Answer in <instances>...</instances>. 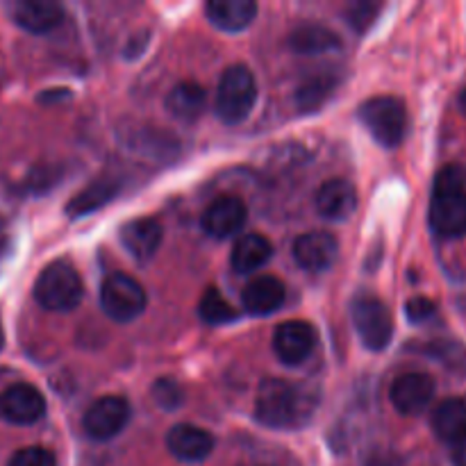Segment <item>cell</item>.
<instances>
[{"label": "cell", "mask_w": 466, "mask_h": 466, "mask_svg": "<svg viewBox=\"0 0 466 466\" xmlns=\"http://www.w3.org/2000/svg\"><path fill=\"white\" fill-rule=\"evenodd\" d=\"M314 408H317V396L308 387L294 380H282V378L264 380L255 399L258 421L278 431L305 426Z\"/></svg>", "instance_id": "obj_1"}, {"label": "cell", "mask_w": 466, "mask_h": 466, "mask_svg": "<svg viewBox=\"0 0 466 466\" xmlns=\"http://www.w3.org/2000/svg\"><path fill=\"white\" fill-rule=\"evenodd\" d=\"M82 280L64 259L48 264L35 282L36 303L50 312H71L82 300Z\"/></svg>", "instance_id": "obj_2"}, {"label": "cell", "mask_w": 466, "mask_h": 466, "mask_svg": "<svg viewBox=\"0 0 466 466\" xmlns=\"http://www.w3.org/2000/svg\"><path fill=\"white\" fill-rule=\"evenodd\" d=\"M255 100H258V82H255L253 71L244 64L226 68L218 82L217 100H214L218 118L226 123H241L253 112Z\"/></svg>", "instance_id": "obj_3"}, {"label": "cell", "mask_w": 466, "mask_h": 466, "mask_svg": "<svg viewBox=\"0 0 466 466\" xmlns=\"http://www.w3.org/2000/svg\"><path fill=\"white\" fill-rule=\"evenodd\" d=\"M360 118L373 139L385 148H396L408 132V109L394 96H376L362 103Z\"/></svg>", "instance_id": "obj_4"}, {"label": "cell", "mask_w": 466, "mask_h": 466, "mask_svg": "<svg viewBox=\"0 0 466 466\" xmlns=\"http://www.w3.org/2000/svg\"><path fill=\"white\" fill-rule=\"evenodd\" d=\"M350 317H353L355 332L369 350L378 353V350H385L390 346L391 335H394V321H391L390 309L380 299L369 294L358 296L353 300V308H350Z\"/></svg>", "instance_id": "obj_5"}, {"label": "cell", "mask_w": 466, "mask_h": 466, "mask_svg": "<svg viewBox=\"0 0 466 466\" xmlns=\"http://www.w3.org/2000/svg\"><path fill=\"white\" fill-rule=\"evenodd\" d=\"M100 305L114 321H132L146 309V291L127 273H109L100 287Z\"/></svg>", "instance_id": "obj_6"}, {"label": "cell", "mask_w": 466, "mask_h": 466, "mask_svg": "<svg viewBox=\"0 0 466 466\" xmlns=\"http://www.w3.org/2000/svg\"><path fill=\"white\" fill-rule=\"evenodd\" d=\"M130 421V405L121 396H103L85 414V431L91 440H114Z\"/></svg>", "instance_id": "obj_7"}, {"label": "cell", "mask_w": 466, "mask_h": 466, "mask_svg": "<svg viewBox=\"0 0 466 466\" xmlns=\"http://www.w3.org/2000/svg\"><path fill=\"white\" fill-rule=\"evenodd\" d=\"M431 226L440 237L466 235V189H435L431 203Z\"/></svg>", "instance_id": "obj_8"}, {"label": "cell", "mask_w": 466, "mask_h": 466, "mask_svg": "<svg viewBox=\"0 0 466 466\" xmlns=\"http://www.w3.org/2000/svg\"><path fill=\"white\" fill-rule=\"evenodd\" d=\"M46 414V400L32 385H12L0 394V417L14 426H32Z\"/></svg>", "instance_id": "obj_9"}, {"label": "cell", "mask_w": 466, "mask_h": 466, "mask_svg": "<svg viewBox=\"0 0 466 466\" xmlns=\"http://www.w3.org/2000/svg\"><path fill=\"white\" fill-rule=\"evenodd\" d=\"M435 399V380L428 373H403L391 385V403L405 417L421 414Z\"/></svg>", "instance_id": "obj_10"}, {"label": "cell", "mask_w": 466, "mask_h": 466, "mask_svg": "<svg viewBox=\"0 0 466 466\" xmlns=\"http://www.w3.org/2000/svg\"><path fill=\"white\" fill-rule=\"evenodd\" d=\"M314 346H317V332L305 321L280 323L273 332V350L280 362L289 367L305 362L312 355Z\"/></svg>", "instance_id": "obj_11"}, {"label": "cell", "mask_w": 466, "mask_h": 466, "mask_svg": "<svg viewBox=\"0 0 466 466\" xmlns=\"http://www.w3.org/2000/svg\"><path fill=\"white\" fill-rule=\"evenodd\" d=\"M246 217H248V209L244 200L237 196H221L205 209L203 230L214 239H228L244 228Z\"/></svg>", "instance_id": "obj_12"}, {"label": "cell", "mask_w": 466, "mask_h": 466, "mask_svg": "<svg viewBox=\"0 0 466 466\" xmlns=\"http://www.w3.org/2000/svg\"><path fill=\"white\" fill-rule=\"evenodd\" d=\"M339 244L328 232H308L294 241V259L309 273H321L335 264Z\"/></svg>", "instance_id": "obj_13"}, {"label": "cell", "mask_w": 466, "mask_h": 466, "mask_svg": "<svg viewBox=\"0 0 466 466\" xmlns=\"http://www.w3.org/2000/svg\"><path fill=\"white\" fill-rule=\"evenodd\" d=\"M9 12H12V21L32 35L55 30L64 21L62 5L50 3V0H16Z\"/></svg>", "instance_id": "obj_14"}, {"label": "cell", "mask_w": 466, "mask_h": 466, "mask_svg": "<svg viewBox=\"0 0 466 466\" xmlns=\"http://www.w3.org/2000/svg\"><path fill=\"white\" fill-rule=\"evenodd\" d=\"M167 446L177 460H185V462H203L214 451V437L208 431H203V428L180 423V426L168 431Z\"/></svg>", "instance_id": "obj_15"}, {"label": "cell", "mask_w": 466, "mask_h": 466, "mask_svg": "<svg viewBox=\"0 0 466 466\" xmlns=\"http://www.w3.org/2000/svg\"><path fill=\"white\" fill-rule=\"evenodd\" d=\"M317 212L328 221H346L358 208V191L346 180H328L317 191Z\"/></svg>", "instance_id": "obj_16"}, {"label": "cell", "mask_w": 466, "mask_h": 466, "mask_svg": "<svg viewBox=\"0 0 466 466\" xmlns=\"http://www.w3.org/2000/svg\"><path fill=\"white\" fill-rule=\"evenodd\" d=\"M285 296H287V289L278 278L259 276L244 287L241 300H244V308L248 309L250 314L267 317V314L278 312V309L282 308Z\"/></svg>", "instance_id": "obj_17"}, {"label": "cell", "mask_w": 466, "mask_h": 466, "mask_svg": "<svg viewBox=\"0 0 466 466\" xmlns=\"http://www.w3.org/2000/svg\"><path fill=\"white\" fill-rule=\"evenodd\" d=\"M121 244L132 258L146 262L162 244V226L155 218H135L121 228Z\"/></svg>", "instance_id": "obj_18"}, {"label": "cell", "mask_w": 466, "mask_h": 466, "mask_svg": "<svg viewBox=\"0 0 466 466\" xmlns=\"http://www.w3.org/2000/svg\"><path fill=\"white\" fill-rule=\"evenodd\" d=\"M209 21L223 32H241L258 16L255 0H212L205 5Z\"/></svg>", "instance_id": "obj_19"}, {"label": "cell", "mask_w": 466, "mask_h": 466, "mask_svg": "<svg viewBox=\"0 0 466 466\" xmlns=\"http://www.w3.org/2000/svg\"><path fill=\"white\" fill-rule=\"evenodd\" d=\"M432 431L446 444L460 446L466 441V403L460 399H449L440 403L432 412Z\"/></svg>", "instance_id": "obj_20"}, {"label": "cell", "mask_w": 466, "mask_h": 466, "mask_svg": "<svg viewBox=\"0 0 466 466\" xmlns=\"http://www.w3.org/2000/svg\"><path fill=\"white\" fill-rule=\"evenodd\" d=\"M167 109L173 118L177 121L191 123L196 118H200V114L205 112V105H208V94L200 85L196 82H180V85L173 86L167 96Z\"/></svg>", "instance_id": "obj_21"}, {"label": "cell", "mask_w": 466, "mask_h": 466, "mask_svg": "<svg viewBox=\"0 0 466 466\" xmlns=\"http://www.w3.org/2000/svg\"><path fill=\"white\" fill-rule=\"evenodd\" d=\"M273 246L264 235H244L232 248L230 264L237 273H255L271 259Z\"/></svg>", "instance_id": "obj_22"}, {"label": "cell", "mask_w": 466, "mask_h": 466, "mask_svg": "<svg viewBox=\"0 0 466 466\" xmlns=\"http://www.w3.org/2000/svg\"><path fill=\"white\" fill-rule=\"evenodd\" d=\"M291 48L303 55H323L330 50L341 48V41L335 32L321 25H303L291 32Z\"/></svg>", "instance_id": "obj_23"}, {"label": "cell", "mask_w": 466, "mask_h": 466, "mask_svg": "<svg viewBox=\"0 0 466 466\" xmlns=\"http://www.w3.org/2000/svg\"><path fill=\"white\" fill-rule=\"evenodd\" d=\"M118 191V185L114 180H96L94 185H89L86 189H82L80 194L76 196V198L68 203L66 208V214L71 218H77L82 217V214H89V212H96L98 208H103V205H107L109 200L116 196Z\"/></svg>", "instance_id": "obj_24"}, {"label": "cell", "mask_w": 466, "mask_h": 466, "mask_svg": "<svg viewBox=\"0 0 466 466\" xmlns=\"http://www.w3.org/2000/svg\"><path fill=\"white\" fill-rule=\"evenodd\" d=\"M198 312L200 317H203V321L209 323V326H221V323H228L232 321V319H237L235 308L223 299L218 289L205 291L203 299H200L198 303Z\"/></svg>", "instance_id": "obj_25"}, {"label": "cell", "mask_w": 466, "mask_h": 466, "mask_svg": "<svg viewBox=\"0 0 466 466\" xmlns=\"http://www.w3.org/2000/svg\"><path fill=\"white\" fill-rule=\"evenodd\" d=\"M332 89H335V80L328 76H319L305 82L299 94H296V98H299V105L303 109H314L332 94Z\"/></svg>", "instance_id": "obj_26"}, {"label": "cell", "mask_w": 466, "mask_h": 466, "mask_svg": "<svg viewBox=\"0 0 466 466\" xmlns=\"http://www.w3.org/2000/svg\"><path fill=\"white\" fill-rule=\"evenodd\" d=\"M153 399L159 408L177 410L182 405L185 394H182V387L176 380H171V378H159L153 385Z\"/></svg>", "instance_id": "obj_27"}, {"label": "cell", "mask_w": 466, "mask_h": 466, "mask_svg": "<svg viewBox=\"0 0 466 466\" xmlns=\"http://www.w3.org/2000/svg\"><path fill=\"white\" fill-rule=\"evenodd\" d=\"M9 466H57L55 462V455L50 451L41 449V446H30V449H23L9 460Z\"/></svg>", "instance_id": "obj_28"}, {"label": "cell", "mask_w": 466, "mask_h": 466, "mask_svg": "<svg viewBox=\"0 0 466 466\" xmlns=\"http://www.w3.org/2000/svg\"><path fill=\"white\" fill-rule=\"evenodd\" d=\"M380 12V5L376 3H355L349 9V23L355 32H364L373 23V18Z\"/></svg>", "instance_id": "obj_29"}, {"label": "cell", "mask_w": 466, "mask_h": 466, "mask_svg": "<svg viewBox=\"0 0 466 466\" xmlns=\"http://www.w3.org/2000/svg\"><path fill=\"white\" fill-rule=\"evenodd\" d=\"M435 189H466V168L451 164L435 177Z\"/></svg>", "instance_id": "obj_30"}, {"label": "cell", "mask_w": 466, "mask_h": 466, "mask_svg": "<svg viewBox=\"0 0 466 466\" xmlns=\"http://www.w3.org/2000/svg\"><path fill=\"white\" fill-rule=\"evenodd\" d=\"M405 312H408V319L414 323H423L435 314V303L431 299H423V296H417V299L408 300L405 305Z\"/></svg>", "instance_id": "obj_31"}, {"label": "cell", "mask_w": 466, "mask_h": 466, "mask_svg": "<svg viewBox=\"0 0 466 466\" xmlns=\"http://www.w3.org/2000/svg\"><path fill=\"white\" fill-rule=\"evenodd\" d=\"M367 466H403L399 458H391V455H376Z\"/></svg>", "instance_id": "obj_32"}, {"label": "cell", "mask_w": 466, "mask_h": 466, "mask_svg": "<svg viewBox=\"0 0 466 466\" xmlns=\"http://www.w3.org/2000/svg\"><path fill=\"white\" fill-rule=\"evenodd\" d=\"M453 462H455V466H466V441H464V444H460L458 449H455Z\"/></svg>", "instance_id": "obj_33"}, {"label": "cell", "mask_w": 466, "mask_h": 466, "mask_svg": "<svg viewBox=\"0 0 466 466\" xmlns=\"http://www.w3.org/2000/svg\"><path fill=\"white\" fill-rule=\"evenodd\" d=\"M460 109H462V114L466 116V89L462 91V96H460Z\"/></svg>", "instance_id": "obj_34"}, {"label": "cell", "mask_w": 466, "mask_h": 466, "mask_svg": "<svg viewBox=\"0 0 466 466\" xmlns=\"http://www.w3.org/2000/svg\"><path fill=\"white\" fill-rule=\"evenodd\" d=\"M5 346V330H3V321H0V350H3Z\"/></svg>", "instance_id": "obj_35"}]
</instances>
